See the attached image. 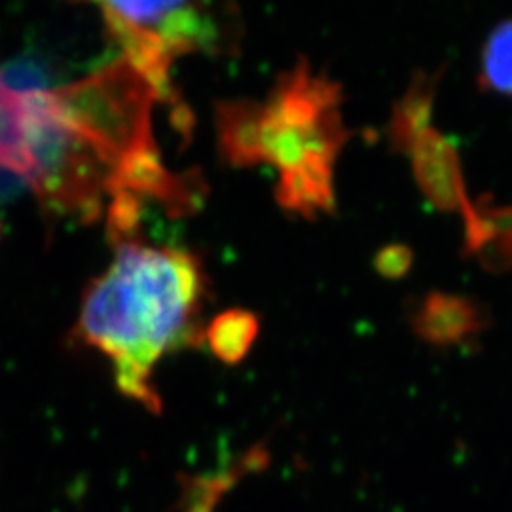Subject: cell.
<instances>
[{
  "label": "cell",
  "mask_w": 512,
  "mask_h": 512,
  "mask_svg": "<svg viewBox=\"0 0 512 512\" xmlns=\"http://www.w3.org/2000/svg\"><path fill=\"white\" fill-rule=\"evenodd\" d=\"M0 167L31 183L35 165L29 150L23 95L8 88L0 76Z\"/></svg>",
  "instance_id": "cell-12"
},
{
  "label": "cell",
  "mask_w": 512,
  "mask_h": 512,
  "mask_svg": "<svg viewBox=\"0 0 512 512\" xmlns=\"http://www.w3.org/2000/svg\"><path fill=\"white\" fill-rule=\"evenodd\" d=\"M465 219L467 253L490 272L512 268V203H473Z\"/></svg>",
  "instance_id": "cell-9"
},
{
  "label": "cell",
  "mask_w": 512,
  "mask_h": 512,
  "mask_svg": "<svg viewBox=\"0 0 512 512\" xmlns=\"http://www.w3.org/2000/svg\"><path fill=\"white\" fill-rule=\"evenodd\" d=\"M29 150L35 173L31 186L52 213L90 222L103 211L110 171L86 141L57 114L50 92L23 93Z\"/></svg>",
  "instance_id": "cell-5"
},
{
  "label": "cell",
  "mask_w": 512,
  "mask_h": 512,
  "mask_svg": "<svg viewBox=\"0 0 512 512\" xmlns=\"http://www.w3.org/2000/svg\"><path fill=\"white\" fill-rule=\"evenodd\" d=\"M414 177L425 198L440 211L461 213L471 211L473 203L467 196L463 171L456 147L437 129H425L408 152Z\"/></svg>",
  "instance_id": "cell-6"
},
{
  "label": "cell",
  "mask_w": 512,
  "mask_h": 512,
  "mask_svg": "<svg viewBox=\"0 0 512 512\" xmlns=\"http://www.w3.org/2000/svg\"><path fill=\"white\" fill-rule=\"evenodd\" d=\"M439 82L440 71H420L414 74L408 90L395 103L387 133L391 145L399 152L408 154L421 133L431 128V116Z\"/></svg>",
  "instance_id": "cell-11"
},
{
  "label": "cell",
  "mask_w": 512,
  "mask_h": 512,
  "mask_svg": "<svg viewBox=\"0 0 512 512\" xmlns=\"http://www.w3.org/2000/svg\"><path fill=\"white\" fill-rule=\"evenodd\" d=\"M268 452L262 446H255L243 461L226 473L200 476L186 486L183 512H213L220 497L226 494L247 471H258L268 463Z\"/></svg>",
  "instance_id": "cell-14"
},
{
  "label": "cell",
  "mask_w": 512,
  "mask_h": 512,
  "mask_svg": "<svg viewBox=\"0 0 512 512\" xmlns=\"http://www.w3.org/2000/svg\"><path fill=\"white\" fill-rule=\"evenodd\" d=\"M110 35L129 63L154 88L171 86L169 69L190 52L230 54L241 37L232 6L203 2H105L99 4Z\"/></svg>",
  "instance_id": "cell-3"
},
{
  "label": "cell",
  "mask_w": 512,
  "mask_h": 512,
  "mask_svg": "<svg viewBox=\"0 0 512 512\" xmlns=\"http://www.w3.org/2000/svg\"><path fill=\"white\" fill-rule=\"evenodd\" d=\"M340 103V86L298 61L262 103L264 164H274L279 173L308 162L334 165L349 139Z\"/></svg>",
  "instance_id": "cell-4"
},
{
  "label": "cell",
  "mask_w": 512,
  "mask_h": 512,
  "mask_svg": "<svg viewBox=\"0 0 512 512\" xmlns=\"http://www.w3.org/2000/svg\"><path fill=\"white\" fill-rule=\"evenodd\" d=\"M482 306L456 294L431 293L414 313L412 329L429 344L452 346L486 329Z\"/></svg>",
  "instance_id": "cell-7"
},
{
  "label": "cell",
  "mask_w": 512,
  "mask_h": 512,
  "mask_svg": "<svg viewBox=\"0 0 512 512\" xmlns=\"http://www.w3.org/2000/svg\"><path fill=\"white\" fill-rule=\"evenodd\" d=\"M480 86L488 92L512 95V19L499 23L484 44Z\"/></svg>",
  "instance_id": "cell-15"
},
{
  "label": "cell",
  "mask_w": 512,
  "mask_h": 512,
  "mask_svg": "<svg viewBox=\"0 0 512 512\" xmlns=\"http://www.w3.org/2000/svg\"><path fill=\"white\" fill-rule=\"evenodd\" d=\"M412 266V251L406 245H389L376 256V268L380 274L391 279L408 274Z\"/></svg>",
  "instance_id": "cell-16"
},
{
  "label": "cell",
  "mask_w": 512,
  "mask_h": 512,
  "mask_svg": "<svg viewBox=\"0 0 512 512\" xmlns=\"http://www.w3.org/2000/svg\"><path fill=\"white\" fill-rule=\"evenodd\" d=\"M220 156L232 167L264 164L262 103L251 99L220 101L215 109Z\"/></svg>",
  "instance_id": "cell-8"
},
{
  "label": "cell",
  "mask_w": 512,
  "mask_h": 512,
  "mask_svg": "<svg viewBox=\"0 0 512 512\" xmlns=\"http://www.w3.org/2000/svg\"><path fill=\"white\" fill-rule=\"evenodd\" d=\"M260 323L247 310L222 311L205 330L211 351L226 365L241 363L258 338Z\"/></svg>",
  "instance_id": "cell-13"
},
{
  "label": "cell",
  "mask_w": 512,
  "mask_h": 512,
  "mask_svg": "<svg viewBox=\"0 0 512 512\" xmlns=\"http://www.w3.org/2000/svg\"><path fill=\"white\" fill-rule=\"evenodd\" d=\"M109 270L84 294L76 334L114 365L120 391L160 412L152 370L173 349L200 346L205 272L202 262L177 247L114 241Z\"/></svg>",
  "instance_id": "cell-1"
},
{
  "label": "cell",
  "mask_w": 512,
  "mask_h": 512,
  "mask_svg": "<svg viewBox=\"0 0 512 512\" xmlns=\"http://www.w3.org/2000/svg\"><path fill=\"white\" fill-rule=\"evenodd\" d=\"M50 97L61 120L109 167V181L160 160L152 133L160 95L126 57Z\"/></svg>",
  "instance_id": "cell-2"
},
{
  "label": "cell",
  "mask_w": 512,
  "mask_h": 512,
  "mask_svg": "<svg viewBox=\"0 0 512 512\" xmlns=\"http://www.w3.org/2000/svg\"><path fill=\"white\" fill-rule=\"evenodd\" d=\"M275 198L289 213L313 219L334 209V165L310 162L281 173Z\"/></svg>",
  "instance_id": "cell-10"
}]
</instances>
